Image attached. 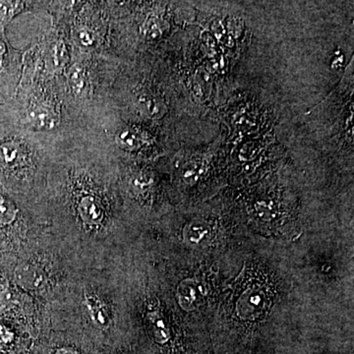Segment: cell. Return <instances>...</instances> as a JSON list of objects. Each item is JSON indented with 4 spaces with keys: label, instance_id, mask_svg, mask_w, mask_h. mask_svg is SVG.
<instances>
[{
    "label": "cell",
    "instance_id": "8",
    "mask_svg": "<svg viewBox=\"0 0 354 354\" xmlns=\"http://www.w3.org/2000/svg\"><path fill=\"white\" fill-rule=\"evenodd\" d=\"M87 304L88 309L91 311V315L94 319L95 323L99 327H106L109 325V319L106 316V311L102 309L101 304L99 300L95 298L87 297Z\"/></svg>",
    "mask_w": 354,
    "mask_h": 354
},
{
    "label": "cell",
    "instance_id": "12",
    "mask_svg": "<svg viewBox=\"0 0 354 354\" xmlns=\"http://www.w3.org/2000/svg\"><path fill=\"white\" fill-rule=\"evenodd\" d=\"M78 39L85 46H91V44H94L95 41L94 35L87 28H81L79 30Z\"/></svg>",
    "mask_w": 354,
    "mask_h": 354
},
{
    "label": "cell",
    "instance_id": "10",
    "mask_svg": "<svg viewBox=\"0 0 354 354\" xmlns=\"http://www.w3.org/2000/svg\"><path fill=\"white\" fill-rule=\"evenodd\" d=\"M69 82L74 92L80 94L86 86V72L82 66L75 65L69 72Z\"/></svg>",
    "mask_w": 354,
    "mask_h": 354
},
{
    "label": "cell",
    "instance_id": "16",
    "mask_svg": "<svg viewBox=\"0 0 354 354\" xmlns=\"http://www.w3.org/2000/svg\"><path fill=\"white\" fill-rule=\"evenodd\" d=\"M6 46L1 39H0V70L3 67L4 57H6Z\"/></svg>",
    "mask_w": 354,
    "mask_h": 354
},
{
    "label": "cell",
    "instance_id": "13",
    "mask_svg": "<svg viewBox=\"0 0 354 354\" xmlns=\"http://www.w3.org/2000/svg\"><path fill=\"white\" fill-rule=\"evenodd\" d=\"M203 44H204V46H206L209 55H212V53H215L216 44L215 41H214V39L212 38L211 35H203Z\"/></svg>",
    "mask_w": 354,
    "mask_h": 354
},
{
    "label": "cell",
    "instance_id": "15",
    "mask_svg": "<svg viewBox=\"0 0 354 354\" xmlns=\"http://www.w3.org/2000/svg\"><path fill=\"white\" fill-rule=\"evenodd\" d=\"M212 30H213L214 34L218 39H223V35H225V29H223V25L218 21H216L212 26Z\"/></svg>",
    "mask_w": 354,
    "mask_h": 354
},
{
    "label": "cell",
    "instance_id": "2",
    "mask_svg": "<svg viewBox=\"0 0 354 354\" xmlns=\"http://www.w3.org/2000/svg\"><path fill=\"white\" fill-rule=\"evenodd\" d=\"M28 120L34 127L39 128H53L57 122V115L53 109L44 104H38L30 109Z\"/></svg>",
    "mask_w": 354,
    "mask_h": 354
},
{
    "label": "cell",
    "instance_id": "6",
    "mask_svg": "<svg viewBox=\"0 0 354 354\" xmlns=\"http://www.w3.org/2000/svg\"><path fill=\"white\" fill-rule=\"evenodd\" d=\"M116 141L120 144L121 148L130 151V152H134V151L139 150L143 145L144 137L136 129L127 128V129L118 133V136H116Z\"/></svg>",
    "mask_w": 354,
    "mask_h": 354
},
{
    "label": "cell",
    "instance_id": "17",
    "mask_svg": "<svg viewBox=\"0 0 354 354\" xmlns=\"http://www.w3.org/2000/svg\"><path fill=\"white\" fill-rule=\"evenodd\" d=\"M55 354H77L74 353V351H68V349H60V351H57Z\"/></svg>",
    "mask_w": 354,
    "mask_h": 354
},
{
    "label": "cell",
    "instance_id": "9",
    "mask_svg": "<svg viewBox=\"0 0 354 354\" xmlns=\"http://www.w3.org/2000/svg\"><path fill=\"white\" fill-rule=\"evenodd\" d=\"M164 27L162 21L160 18L152 16L146 20L145 24L143 26L144 35L147 38L151 39L160 38L164 32Z\"/></svg>",
    "mask_w": 354,
    "mask_h": 354
},
{
    "label": "cell",
    "instance_id": "14",
    "mask_svg": "<svg viewBox=\"0 0 354 354\" xmlns=\"http://www.w3.org/2000/svg\"><path fill=\"white\" fill-rule=\"evenodd\" d=\"M234 124L241 128H249L251 125V120L248 116L239 115V118L234 120Z\"/></svg>",
    "mask_w": 354,
    "mask_h": 354
},
{
    "label": "cell",
    "instance_id": "3",
    "mask_svg": "<svg viewBox=\"0 0 354 354\" xmlns=\"http://www.w3.org/2000/svg\"><path fill=\"white\" fill-rule=\"evenodd\" d=\"M17 276L21 285L30 288V290H36L44 285L43 272L39 268L35 267L34 265H23L18 271Z\"/></svg>",
    "mask_w": 354,
    "mask_h": 354
},
{
    "label": "cell",
    "instance_id": "4",
    "mask_svg": "<svg viewBox=\"0 0 354 354\" xmlns=\"http://www.w3.org/2000/svg\"><path fill=\"white\" fill-rule=\"evenodd\" d=\"M138 106L142 113L151 118H162L167 111L164 102L152 95H140Z\"/></svg>",
    "mask_w": 354,
    "mask_h": 354
},
{
    "label": "cell",
    "instance_id": "1",
    "mask_svg": "<svg viewBox=\"0 0 354 354\" xmlns=\"http://www.w3.org/2000/svg\"><path fill=\"white\" fill-rule=\"evenodd\" d=\"M24 150L15 141L0 142V167L12 169L19 167L25 158Z\"/></svg>",
    "mask_w": 354,
    "mask_h": 354
},
{
    "label": "cell",
    "instance_id": "5",
    "mask_svg": "<svg viewBox=\"0 0 354 354\" xmlns=\"http://www.w3.org/2000/svg\"><path fill=\"white\" fill-rule=\"evenodd\" d=\"M83 220L88 223H97L102 220V207L94 197H84L79 205Z\"/></svg>",
    "mask_w": 354,
    "mask_h": 354
},
{
    "label": "cell",
    "instance_id": "11",
    "mask_svg": "<svg viewBox=\"0 0 354 354\" xmlns=\"http://www.w3.org/2000/svg\"><path fill=\"white\" fill-rule=\"evenodd\" d=\"M16 209L12 203L0 195V223H8L14 220Z\"/></svg>",
    "mask_w": 354,
    "mask_h": 354
},
{
    "label": "cell",
    "instance_id": "7",
    "mask_svg": "<svg viewBox=\"0 0 354 354\" xmlns=\"http://www.w3.org/2000/svg\"><path fill=\"white\" fill-rule=\"evenodd\" d=\"M22 8L23 4L21 2L0 1V28H4V26L8 24L9 21L19 13Z\"/></svg>",
    "mask_w": 354,
    "mask_h": 354
}]
</instances>
